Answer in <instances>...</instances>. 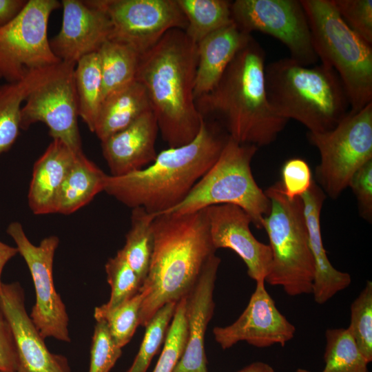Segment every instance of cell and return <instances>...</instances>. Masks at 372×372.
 I'll list each match as a JSON object with an SVG mask.
<instances>
[{
    "label": "cell",
    "instance_id": "15",
    "mask_svg": "<svg viewBox=\"0 0 372 372\" xmlns=\"http://www.w3.org/2000/svg\"><path fill=\"white\" fill-rule=\"evenodd\" d=\"M265 282H256L247 306L234 322L214 328L215 340L223 349L240 341L258 348L284 347L294 337L296 327L279 311Z\"/></svg>",
    "mask_w": 372,
    "mask_h": 372
},
{
    "label": "cell",
    "instance_id": "26",
    "mask_svg": "<svg viewBox=\"0 0 372 372\" xmlns=\"http://www.w3.org/2000/svg\"><path fill=\"white\" fill-rule=\"evenodd\" d=\"M46 69L33 72L20 81L0 85V155L16 141L21 130L22 104Z\"/></svg>",
    "mask_w": 372,
    "mask_h": 372
},
{
    "label": "cell",
    "instance_id": "5",
    "mask_svg": "<svg viewBox=\"0 0 372 372\" xmlns=\"http://www.w3.org/2000/svg\"><path fill=\"white\" fill-rule=\"evenodd\" d=\"M265 74L273 110L287 121H298L309 132L331 130L350 110L340 77L326 65L305 66L282 58L266 64Z\"/></svg>",
    "mask_w": 372,
    "mask_h": 372
},
{
    "label": "cell",
    "instance_id": "16",
    "mask_svg": "<svg viewBox=\"0 0 372 372\" xmlns=\"http://www.w3.org/2000/svg\"><path fill=\"white\" fill-rule=\"evenodd\" d=\"M0 309L11 327L18 357L16 372H71L67 358L51 353L28 315L18 282L2 283Z\"/></svg>",
    "mask_w": 372,
    "mask_h": 372
},
{
    "label": "cell",
    "instance_id": "42",
    "mask_svg": "<svg viewBox=\"0 0 372 372\" xmlns=\"http://www.w3.org/2000/svg\"><path fill=\"white\" fill-rule=\"evenodd\" d=\"M28 0H0V28L12 20Z\"/></svg>",
    "mask_w": 372,
    "mask_h": 372
},
{
    "label": "cell",
    "instance_id": "33",
    "mask_svg": "<svg viewBox=\"0 0 372 372\" xmlns=\"http://www.w3.org/2000/svg\"><path fill=\"white\" fill-rule=\"evenodd\" d=\"M143 296L141 292L119 305L106 311L94 309V317L104 320L114 344L122 349L132 339L140 325V313Z\"/></svg>",
    "mask_w": 372,
    "mask_h": 372
},
{
    "label": "cell",
    "instance_id": "39",
    "mask_svg": "<svg viewBox=\"0 0 372 372\" xmlns=\"http://www.w3.org/2000/svg\"><path fill=\"white\" fill-rule=\"evenodd\" d=\"M281 178L283 192L290 200L302 196L313 181L308 163L300 158H291L284 163Z\"/></svg>",
    "mask_w": 372,
    "mask_h": 372
},
{
    "label": "cell",
    "instance_id": "7",
    "mask_svg": "<svg viewBox=\"0 0 372 372\" xmlns=\"http://www.w3.org/2000/svg\"><path fill=\"white\" fill-rule=\"evenodd\" d=\"M265 193L270 201L262 228L267 234L272 262L265 282L282 287L290 296L312 293L314 262L300 197L289 199L280 181Z\"/></svg>",
    "mask_w": 372,
    "mask_h": 372
},
{
    "label": "cell",
    "instance_id": "37",
    "mask_svg": "<svg viewBox=\"0 0 372 372\" xmlns=\"http://www.w3.org/2000/svg\"><path fill=\"white\" fill-rule=\"evenodd\" d=\"M122 350L113 342L104 320H97L90 349L88 372H110L121 357Z\"/></svg>",
    "mask_w": 372,
    "mask_h": 372
},
{
    "label": "cell",
    "instance_id": "24",
    "mask_svg": "<svg viewBox=\"0 0 372 372\" xmlns=\"http://www.w3.org/2000/svg\"><path fill=\"white\" fill-rule=\"evenodd\" d=\"M149 111L152 107L145 88L134 81L103 99L94 133L103 141Z\"/></svg>",
    "mask_w": 372,
    "mask_h": 372
},
{
    "label": "cell",
    "instance_id": "32",
    "mask_svg": "<svg viewBox=\"0 0 372 372\" xmlns=\"http://www.w3.org/2000/svg\"><path fill=\"white\" fill-rule=\"evenodd\" d=\"M105 269L107 280L111 287L109 300L95 309L101 311L113 309L140 292L142 282L118 250L114 257L107 261Z\"/></svg>",
    "mask_w": 372,
    "mask_h": 372
},
{
    "label": "cell",
    "instance_id": "29",
    "mask_svg": "<svg viewBox=\"0 0 372 372\" xmlns=\"http://www.w3.org/2000/svg\"><path fill=\"white\" fill-rule=\"evenodd\" d=\"M156 216L143 207L132 209L130 228L120 249L142 285L147 274L154 245L153 220Z\"/></svg>",
    "mask_w": 372,
    "mask_h": 372
},
{
    "label": "cell",
    "instance_id": "14",
    "mask_svg": "<svg viewBox=\"0 0 372 372\" xmlns=\"http://www.w3.org/2000/svg\"><path fill=\"white\" fill-rule=\"evenodd\" d=\"M94 1L110 20V39L130 45L140 54L169 30H185L187 25L176 0Z\"/></svg>",
    "mask_w": 372,
    "mask_h": 372
},
{
    "label": "cell",
    "instance_id": "12",
    "mask_svg": "<svg viewBox=\"0 0 372 372\" xmlns=\"http://www.w3.org/2000/svg\"><path fill=\"white\" fill-rule=\"evenodd\" d=\"M231 12L234 23L242 31L273 37L298 63L310 66L319 61L300 0H236L231 1Z\"/></svg>",
    "mask_w": 372,
    "mask_h": 372
},
{
    "label": "cell",
    "instance_id": "19",
    "mask_svg": "<svg viewBox=\"0 0 372 372\" xmlns=\"http://www.w3.org/2000/svg\"><path fill=\"white\" fill-rule=\"evenodd\" d=\"M220 258L214 255L206 262L200 276L185 297L187 334L184 351L173 372H208L205 351V335L214 314V290Z\"/></svg>",
    "mask_w": 372,
    "mask_h": 372
},
{
    "label": "cell",
    "instance_id": "3",
    "mask_svg": "<svg viewBox=\"0 0 372 372\" xmlns=\"http://www.w3.org/2000/svg\"><path fill=\"white\" fill-rule=\"evenodd\" d=\"M196 65L197 44L181 29L169 30L140 56L136 81L145 88L169 147L189 143L200 131L203 118L194 95Z\"/></svg>",
    "mask_w": 372,
    "mask_h": 372
},
{
    "label": "cell",
    "instance_id": "27",
    "mask_svg": "<svg viewBox=\"0 0 372 372\" xmlns=\"http://www.w3.org/2000/svg\"><path fill=\"white\" fill-rule=\"evenodd\" d=\"M98 53L103 100L110 93L136 81L141 54L130 45L111 39L102 45Z\"/></svg>",
    "mask_w": 372,
    "mask_h": 372
},
{
    "label": "cell",
    "instance_id": "30",
    "mask_svg": "<svg viewBox=\"0 0 372 372\" xmlns=\"http://www.w3.org/2000/svg\"><path fill=\"white\" fill-rule=\"evenodd\" d=\"M176 1L187 22L185 32L196 44L208 34L234 22L231 1Z\"/></svg>",
    "mask_w": 372,
    "mask_h": 372
},
{
    "label": "cell",
    "instance_id": "6",
    "mask_svg": "<svg viewBox=\"0 0 372 372\" xmlns=\"http://www.w3.org/2000/svg\"><path fill=\"white\" fill-rule=\"evenodd\" d=\"M318 60L335 70L351 112L372 103V45L342 19L331 0H300Z\"/></svg>",
    "mask_w": 372,
    "mask_h": 372
},
{
    "label": "cell",
    "instance_id": "9",
    "mask_svg": "<svg viewBox=\"0 0 372 372\" xmlns=\"http://www.w3.org/2000/svg\"><path fill=\"white\" fill-rule=\"evenodd\" d=\"M307 137L320 154L316 167L320 187L335 199L349 187L353 174L372 160V103L349 112L331 130L308 132Z\"/></svg>",
    "mask_w": 372,
    "mask_h": 372
},
{
    "label": "cell",
    "instance_id": "2",
    "mask_svg": "<svg viewBox=\"0 0 372 372\" xmlns=\"http://www.w3.org/2000/svg\"><path fill=\"white\" fill-rule=\"evenodd\" d=\"M265 65V52L251 37L216 86L195 99L203 119L218 123L236 142L258 147L274 142L288 122L269 103Z\"/></svg>",
    "mask_w": 372,
    "mask_h": 372
},
{
    "label": "cell",
    "instance_id": "13",
    "mask_svg": "<svg viewBox=\"0 0 372 372\" xmlns=\"http://www.w3.org/2000/svg\"><path fill=\"white\" fill-rule=\"evenodd\" d=\"M6 231L14 241L32 278L36 302L30 317L33 323L44 339L51 337L70 342L69 317L53 280V262L59 238L50 236L43 238L39 245H34L19 222L10 223Z\"/></svg>",
    "mask_w": 372,
    "mask_h": 372
},
{
    "label": "cell",
    "instance_id": "28",
    "mask_svg": "<svg viewBox=\"0 0 372 372\" xmlns=\"http://www.w3.org/2000/svg\"><path fill=\"white\" fill-rule=\"evenodd\" d=\"M79 116L94 132L103 101V84L98 52L81 58L74 69Z\"/></svg>",
    "mask_w": 372,
    "mask_h": 372
},
{
    "label": "cell",
    "instance_id": "8",
    "mask_svg": "<svg viewBox=\"0 0 372 372\" xmlns=\"http://www.w3.org/2000/svg\"><path fill=\"white\" fill-rule=\"evenodd\" d=\"M258 149L229 136L212 167L180 203L165 213L185 214L212 205H234L242 209L258 229H262L270 201L251 172V162Z\"/></svg>",
    "mask_w": 372,
    "mask_h": 372
},
{
    "label": "cell",
    "instance_id": "43",
    "mask_svg": "<svg viewBox=\"0 0 372 372\" xmlns=\"http://www.w3.org/2000/svg\"><path fill=\"white\" fill-rule=\"evenodd\" d=\"M18 253V249L16 247L8 245L0 241V292L3 283L1 280L2 271L7 262Z\"/></svg>",
    "mask_w": 372,
    "mask_h": 372
},
{
    "label": "cell",
    "instance_id": "1",
    "mask_svg": "<svg viewBox=\"0 0 372 372\" xmlns=\"http://www.w3.org/2000/svg\"><path fill=\"white\" fill-rule=\"evenodd\" d=\"M229 135L216 121L203 119L189 143L169 147L147 167L123 176L107 175L104 192L132 209L157 216L180 203L218 158Z\"/></svg>",
    "mask_w": 372,
    "mask_h": 372
},
{
    "label": "cell",
    "instance_id": "21",
    "mask_svg": "<svg viewBox=\"0 0 372 372\" xmlns=\"http://www.w3.org/2000/svg\"><path fill=\"white\" fill-rule=\"evenodd\" d=\"M308 231L311 253L314 262L312 294L317 304H322L336 293L347 288L351 277L336 269L329 261L323 246L320 212L326 198L322 188L313 181L310 188L300 196Z\"/></svg>",
    "mask_w": 372,
    "mask_h": 372
},
{
    "label": "cell",
    "instance_id": "25",
    "mask_svg": "<svg viewBox=\"0 0 372 372\" xmlns=\"http://www.w3.org/2000/svg\"><path fill=\"white\" fill-rule=\"evenodd\" d=\"M107 174L81 152L58 194L54 213L70 214L89 203L104 191Z\"/></svg>",
    "mask_w": 372,
    "mask_h": 372
},
{
    "label": "cell",
    "instance_id": "36",
    "mask_svg": "<svg viewBox=\"0 0 372 372\" xmlns=\"http://www.w3.org/2000/svg\"><path fill=\"white\" fill-rule=\"evenodd\" d=\"M187 334L185 298L176 304L160 357L152 372H173L185 349Z\"/></svg>",
    "mask_w": 372,
    "mask_h": 372
},
{
    "label": "cell",
    "instance_id": "22",
    "mask_svg": "<svg viewBox=\"0 0 372 372\" xmlns=\"http://www.w3.org/2000/svg\"><path fill=\"white\" fill-rule=\"evenodd\" d=\"M251 37L233 22L208 34L197 43L195 99L216 86L234 57Z\"/></svg>",
    "mask_w": 372,
    "mask_h": 372
},
{
    "label": "cell",
    "instance_id": "46",
    "mask_svg": "<svg viewBox=\"0 0 372 372\" xmlns=\"http://www.w3.org/2000/svg\"><path fill=\"white\" fill-rule=\"evenodd\" d=\"M0 372H11V371H0Z\"/></svg>",
    "mask_w": 372,
    "mask_h": 372
},
{
    "label": "cell",
    "instance_id": "45",
    "mask_svg": "<svg viewBox=\"0 0 372 372\" xmlns=\"http://www.w3.org/2000/svg\"><path fill=\"white\" fill-rule=\"evenodd\" d=\"M295 372H311V371H309V370H307V369H305L298 368V369H297L296 370Z\"/></svg>",
    "mask_w": 372,
    "mask_h": 372
},
{
    "label": "cell",
    "instance_id": "44",
    "mask_svg": "<svg viewBox=\"0 0 372 372\" xmlns=\"http://www.w3.org/2000/svg\"><path fill=\"white\" fill-rule=\"evenodd\" d=\"M237 372H275L273 368L263 362H254Z\"/></svg>",
    "mask_w": 372,
    "mask_h": 372
},
{
    "label": "cell",
    "instance_id": "23",
    "mask_svg": "<svg viewBox=\"0 0 372 372\" xmlns=\"http://www.w3.org/2000/svg\"><path fill=\"white\" fill-rule=\"evenodd\" d=\"M78 153L63 141L53 139L35 162L28 195L34 214L54 213L58 194Z\"/></svg>",
    "mask_w": 372,
    "mask_h": 372
},
{
    "label": "cell",
    "instance_id": "18",
    "mask_svg": "<svg viewBox=\"0 0 372 372\" xmlns=\"http://www.w3.org/2000/svg\"><path fill=\"white\" fill-rule=\"evenodd\" d=\"M205 209L215 249H231L243 260L252 280L265 282L271 266V250L251 233L250 216L234 205H216Z\"/></svg>",
    "mask_w": 372,
    "mask_h": 372
},
{
    "label": "cell",
    "instance_id": "11",
    "mask_svg": "<svg viewBox=\"0 0 372 372\" xmlns=\"http://www.w3.org/2000/svg\"><path fill=\"white\" fill-rule=\"evenodd\" d=\"M76 64L60 61L47 68L30 90L21 110V130L41 122L49 134L75 152L81 149L79 107L74 82Z\"/></svg>",
    "mask_w": 372,
    "mask_h": 372
},
{
    "label": "cell",
    "instance_id": "31",
    "mask_svg": "<svg viewBox=\"0 0 372 372\" xmlns=\"http://www.w3.org/2000/svg\"><path fill=\"white\" fill-rule=\"evenodd\" d=\"M325 339L324 366L322 372H369V362L348 329H328Z\"/></svg>",
    "mask_w": 372,
    "mask_h": 372
},
{
    "label": "cell",
    "instance_id": "38",
    "mask_svg": "<svg viewBox=\"0 0 372 372\" xmlns=\"http://www.w3.org/2000/svg\"><path fill=\"white\" fill-rule=\"evenodd\" d=\"M344 22L372 45V0H331Z\"/></svg>",
    "mask_w": 372,
    "mask_h": 372
},
{
    "label": "cell",
    "instance_id": "35",
    "mask_svg": "<svg viewBox=\"0 0 372 372\" xmlns=\"http://www.w3.org/2000/svg\"><path fill=\"white\" fill-rule=\"evenodd\" d=\"M361 353L370 363L372 361V282L364 288L351 305V321L347 328Z\"/></svg>",
    "mask_w": 372,
    "mask_h": 372
},
{
    "label": "cell",
    "instance_id": "20",
    "mask_svg": "<svg viewBox=\"0 0 372 372\" xmlns=\"http://www.w3.org/2000/svg\"><path fill=\"white\" fill-rule=\"evenodd\" d=\"M158 131L156 116L149 111L126 128L101 141L110 175L123 176L152 164L158 154L155 143Z\"/></svg>",
    "mask_w": 372,
    "mask_h": 372
},
{
    "label": "cell",
    "instance_id": "10",
    "mask_svg": "<svg viewBox=\"0 0 372 372\" xmlns=\"http://www.w3.org/2000/svg\"><path fill=\"white\" fill-rule=\"evenodd\" d=\"M61 7L56 0H28L21 11L0 28V79L18 82L61 61L48 36L50 15Z\"/></svg>",
    "mask_w": 372,
    "mask_h": 372
},
{
    "label": "cell",
    "instance_id": "4",
    "mask_svg": "<svg viewBox=\"0 0 372 372\" xmlns=\"http://www.w3.org/2000/svg\"><path fill=\"white\" fill-rule=\"evenodd\" d=\"M152 226L154 250L140 290L143 296L140 325L145 327L163 306L177 303L189 293L216 251L205 209L158 214Z\"/></svg>",
    "mask_w": 372,
    "mask_h": 372
},
{
    "label": "cell",
    "instance_id": "41",
    "mask_svg": "<svg viewBox=\"0 0 372 372\" xmlns=\"http://www.w3.org/2000/svg\"><path fill=\"white\" fill-rule=\"evenodd\" d=\"M17 352L14 335L5 315L0 309V371L16 372Z\"/></svg>",
    "mask_w": 372,
    "mask_h": 372
},
{
    "label": "cell",
    "instance_id": "34",
    "mask_svg": "<svg viewBox=\"0 0 372 372\" xmlns=\"http://www.w3.org/2000/svg\"><path fill=\"white\" fill-rule=\"evenodd\" d=\"M176 302L163 306L145 327V333L132 364L125 372H146L153 357L164 343L172 320Z\"/></svg>",
    "mask_w": 372,
    "mask_h": 372
},
{
    "label": "cell",
    "instance_id": "17",
    "mask_svg": "<svg viewBox=\"0 0 372 372\" xmlns=\"http://www.w3.org/2000/svg\"><path fill=\"white\" fill-rule=\"evenodd\" d=\"M61 27L50 43L61 61L76 64L83 57L98 52L110 39L112 24L106 12L94 0H63Z\"/></svg>",
    "mask_w": 372,
    "mask_h": 372
},
{
    "label": "cell",
    "instance_id": "40",
    "mask_svg": "<svg viewBox=\"0 0 372 372\" xmlns=\"http://www.w3.org/2000/svg\"><path fill=\"white\" fill-rule=\"evenodd\" d=\"M349 187L355 194L361 216L372 218V160L361 167L351 178Z\"/></svg>",
    "mask_w": 372,
    "mask_h": 372
}]
</instances>
